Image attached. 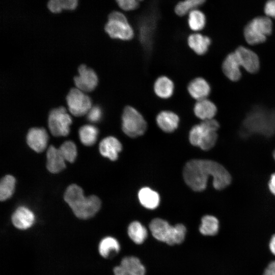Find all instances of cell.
<instances>
[{
    "instance_id": "obj_1",
    "label": "cell",
    "mask_w": 275,
    "mask_h": 275,
    "mask_svg": "<svg viewBox=\"0 0 275 275\" xmlns=\"http://www.w3.org/2000/svg\"><path fill=\"white\" fill-rule=\"evenodd\" d=\"M185 182L193 190L201 191L207 186L210 176L213 186L217 190L228 186L231 182L229 172L220 163L211 160L193 159L185 165L183 171Z\"/></svg>"
},
{
    "instance_id": "obj_2",
    "label": "cell",
    "mask_w": 275,
    "mask_h": 275,
    "mask_svg": "<svg viewBox=\"0 0 275 275\" xmlns=\"http://www.w3.org/2000/svg\"><path fill=\"white\" fill-rule=\"evenodd\" d=\"M64 200L74 214L81 219L94 216L101 207V201L98 197L91 195L85 197L82 188L75 184H71L67 188Z\"/></svg>"
},
{
    "instance_id": "obj_3",
    "label": "cell",
    "mask_w": 275,
    "mask_h": 275,
    "mask_svg": "<svg viewBox=\"0 0 275 275\" xmlns=\"http://www.w3.org/2000/svg\"><path fill=\"white\" fill-rule=\"evenodd\" d=\"M245 134H259L270 136L275 134V112L256 108L252 111L243 122Z\"/></svg>"
},
{
    "instance_id": "obj_4",
    "label": "cell",
    "mask_w": 275,
    "mask_h": 275,
    "mask_svg": "<svg viewBox=\"0 0 275 275\" xmlns=\"http://www.w3.org/2000/svg\"><path fill=\"white\" fill-rule=\"evenodd\" d=\"M218 122L214 119L202 121L192 127L189 135L190 143L194 146L207 151L213 148L217 139Z\"/></svg>"
},
{
    "instance_id": "obj_5",
    "label": "cell",
    "mask_w": 275,
    "mask_h": 275,
    "mask_svg": "<svg viewBox=\"0 0 275 275\" xmlns=\"http://www.w3.org/2000/svg\"><path fill=\"white\" fill-rule=\"evenodd\" d=\"M149 228L155 239L171 245L182 242L186 231L182 224L172 226L166 221L159 218L151 222Z\"/></svg>"
},
{
    "instance_id": "obj_6",
    "label": "cell",
    "mask_w": 275,
    "mask_h": 275,
    "mask_svg": "<svg viewBox=\"0 0 275 275\" xmlns=\"http://www.w3.org/2000/svg\"><path fill=\"white\" fill-rule=\"evenodd\" d=\"M272 31V22L267 16L254 18L245 26L244 36L246 42L255 45L264 42Z\"/></svg>"
},
{
    "instance_id": "obj_7",
    "label": "cell",
    "mask_w": 275,
    "mask_h": 275,
    "mask_svg": "<svg viewBox=\"0 0 275 275\" xmlns=\"http://www.w3.org/2000/svg\"><path fill=\"white\" fill-rule=\"evenodd\" d=\"M105 26V30L114 39L129 40L134 36L133 28L128 23L126 16L118 11L111 12Z\"/></svg>"
},
{
    "instance_id": "obj_8",
    "label": "cell",
    "mask_w": 275,
    "mask_h": 275,
    "mask_svg": "<svg viewBox=\"0 0 275 275\" xmlns=\"http://www.w3.org/2000/svg\"><path fill=\"white\" fill-rule=\"evenodd\" d=\"M122 129L131 138H136L144 134L147 123L142 115L134 107L126 106L122 114Z\"/></svg>"
},
{
    "instance_id": "obj_9",
    "label": "cell",
    "mask_w": 275,
    "mask_h": 275,
    "mask_svg": "<svg viewBox=\"0 0 275 275\" xmlns=\"http://www.w3.org/2000/svg\"><path fill=\"white\" fill-rule=\"evenodd\" d=\"M72 123L70 116L66 109L60 106L52 109L48 117V127L51 134L56 136H66L70 131Z\"/></svg>"
},
{
    "instance_id": "obj_10",
    "label": "cell",
    "mask_w": 275,
    "mask_h": 275,
    "mask_svg": "<svg viewBox=\"0 0 275 275\" xmlns=\"http://www.w3.org/2000/svg\"><path fill=\"white\" fill-rule=\"evenodd\" d=\"M66 100L70 112L76 117L85 115L92 107L90 97L78 89H71Z\"/></svg>"
},
{
    "instance_id": "obj_11",
    "label": "cell",
    "mask_w": 275,
    "mask_h": 275,
    "mask_svg": "<svg viewBox=\"0 0 275 275\" xmlns=\"http://www.w3.org/2000/svg\"><path fill=\"white\" fill-rule=\"evenodd\" d=\"M234 52L238 57L241 67L251 73L258 71L260 67V60L255 52L243 46L238 47Z\"/></svg>"
},
{
    "instance_id": "obj_12",
    "label": "cell",
    "mask_w": 275,
    "mask_h": 275,
    "mask_svg": "<svg viewBox=\"0 0 275 275\" xmlns=\"http://www.w3.org/2000/svg\"><path fill=\"white\" fill-rule=\"evenodd\" d=\"M79 75L74 78V82L80 91L90 92L94 89L98 82V78L94 70L85 65L78 67Z\"/></svg>"
},
{
    "instance_id": "obj_13",
    "label": "cell",
    "mask_w": 275,
    "mask_h": 275,
    "mask_svg": "<svg viewBox=\"0 0 275 275\" xmlns=\"http://www.w3.org/2000/svg\"><path fill=\"white\" fill-rule=\"evenodd\" d=\"M145 271L140 260L133 256L124 258L120 265L114 269L115 275H145Z\"/></svg>"
},
{
    "instance_id": "obj_14",
    "label": "cell",
    "mask_w": 275,
    "mask_h": 275,
    "mask_svg": "<svg viewBox=\"0 0 275 275\" xmlns=\"http://www.w3.org/2000/svg\"><path fill=\"white\" fill-rule=\"evenodd\" d=\"M48 136L43 128H32L27 134L26 142L29 147L37 152H41L46 148Z\"/></svg>"
},
{
    "instance_id": "obj_15",
    "label": "cell",
    "mask_w": 275,
    "mask_h": 275,
    "mask_svg": "<svg viewBox=\"0 0 275 275\" xmlns=\"http://www.w3.org/2000/svg\"><path fill=\"white\" fill-rule=\"evenodd\" d=\"M241 65L234 51L229 53L222 63V70L230 80L236 81L241 76Z\"/></svg>"
},
{
    "instance_id": "obj_16",
    "label": "cell",
    "mask_w": 275,
    "mask_h": 275,
    "mask_svg": "<svg viewBox=\"0 0 275 275\" xmlns=\"http://www.w3.org/2000/svg\"><path fill=\"white\" fill-rule=\"evenodd\" d=\"M35 221L33 212L25 206L17 208L12 216L14 226L19 229L25 230L30 228Z\"/></svg>"
},
{
    "instance_id": "obj_17",
    "label": "cell",
    "mask_w": 275,
    "mask_h": 275,
    "mask_svg": "<svg viewBox=\"0 0 275 275\" xmlns=\"http://www.w3.org/2000/svg\"><path fill=\"white\" fill-rule=\"evenodd\" d=\"M187 91L189 95L198 101L207 98L210 92V87L204 78L198 77L189 82Z\"/></svg>"
},
{
    "instance_id": "obj_18",
    "label": "cell",
    "mask_w": 275,
    "mask_h": 275,
    "mask_svg": "<svg viewBox=\"0 0 275 275\" xmlns=\"http://www.w3.org/2000/svg\"><path fill=\"white\" fill-rule=\"evenodd\" d=\"M121 150V144L114 136L106 137L99 144V151L101 154L113 161L117 159L118 154Z\"/></svg>"
},
{
    "instance_id": "obj_19",
    "label": "cell",
    "mask_w": 275,
    "mask_h": 275,
    "mask_svg": "<svg viewBox=\"0 0 275 275\" xmlns=\"http://www.w3.org/2000/svg\"><path fill=\"white\" fill-rule=\"evenodd\" d=\"M46 167L52 173H58L66 167L65 159L60 152L53 146H50L47 150Z\"/></svg>"
},
{
    "instance_id": "obj_20",
    "label": "cell",
    "mask_w": 275,
    "mask_h": 275,
    "mask_svg": "<svg viewBox=\"0 0 275 275\" xmlns=\"http://www.w3.org/2000/svg\"><path fill=\"white\" fill-rule=\"evenodd\" d=\"M195 115L202 121L213 119L216 114V105L207 98L197 101L194 107Z\"/></svg>"
},
{
    "instance_id": "obj_21",
    "label": "cell",
    "mask_w": 275,
    "mask_h": 275,
    "mask_svg": "<svg viewBox=\"0 0 275 275\" xmlns=\"http://www.w3.org/2000/svg\"><path fill=\"white\" fill-rule=\"evenodd\" d=\"M179 119L174 113L164 111L159 113L156 117V122L159 128L166 132H171L178 127Z\"/></svg>"
},
{
    "instance_id": "obj_22",
    "label": "cell",
    "mask_w": 275,
    "mask_h": 275,
    "mask_svg": "<svg viewBox=\"0 0 275 275\" xmlns=\"http://www.w3.org/2000/svg\"><path fill=\"white\" fill-rule=\"evenodd\" d=\"M211 43L210 38L198 33L190 34L187 38L188 46L199 55L205 53Z\"/></svg>"
},
{
    "instance_id": "obj_23",
    "label": "cell",
    "mask_w": 275,
    "mask_h": 275,
    "mask_svg": "<svg viewBox=\"0 0 275 275\" xmlns=\"http://www.w3.org/2000/svg\"><path fill=\"white\" fill-rule=\"evenodd\" d=\"M153 90L158 97L167 99L171 97L173 94L174 84L169 77L166 76H161L155 81Z\"/></svg>"
},
{
    "instance_id": "obj_24",
    "label": "cell",
    "mask_w": 275,
    "mask_h": 275,
    "mask_svg": "<svg viewBox=\"0 0 275 275\" xmlns=\"http://www.w3.org/2000/svg\"><path fill=\"white\" fill-rule=\"evenodd\" d=\"M138 197L141 204L147 209H153L159 205L160 198L158 194L149 187L141 188Z\"/></svg>"
},
{
    "instance_id": "obj_25",
    "label": "cell",
    "mask_w": 275,
    "mask_h": 275,
    "mask_svg": "<svg viewBox=\"0 0 275 275\" xmlns=\"http://www.w3.org/2000/svg\"><path fill=\"white\" fill-rule=\"evenodd\" d=\"M219 229V222L212 215L204 216L201 219L200 232L204 235L213 236L216 234Z\"/></svg>"
},
{
    "instance_id": "obj_26",
    "label": "cell",
    "mask_w": 275,
    "mask_h": 275,
    "mask_svg": "<svg viewBox=\"0 0 275 275\" xmlns=\"http://www.w3.org/2000/svg\"><path fill=\"white\" fill-rule=\"evenodd\" d=\"M128 234L130 238L135 243H142L147 237L146 228L138 221L132 222L128 228Z\"/></svg>"
},
{
    "instance_id": "obj_27",
    "label": "cell",
    "mask_w": 275,
    "mask_h": 275,
    "mask_svg": "<svg viewBox=\"0 0 275 275\" xmlns=\"http://www.w3.org/2000/svg\"><path fill=\"white\" fill-rule=\"evenodd\" d=\"M120 248V244L117 240L114 237L108 236L101 240L98 250L101 256L107 258L112 254L117 253Z\"/></svg>"
},
{
    "instance_id": "obj_28",
    "label": "cell",
    "mask_w": 275,
    "mask_h": 275,
    "mask_svg": "<svg viewBox=\"0 0 275 275\" xmlns=\"http://www.w3.org/2000/svg\"><path fill=\"white\" fill-rule=\"evenodd\" d=\"M78 133L81 142L85 146H90L95 143L98 130L94 126L86 125L80 128Z\"/></svg>"
},
{
    "instance_id": "obj_29",
    "label": "cell",
    "mask_w": 275,
    "mask_h": 275,
    "mask_svg": "<svg viewBox=\"0 0 275 275\" xmlns=\"http://www.w3.org/2000/svg\"><path fill=\"white\" fill-rule=\"evenodd\" d=\"M187 23L190 30L198 32L204 29L206 24L205 15L203 12L196 9L189 13Z\"/></svg>"
},
{
    "instance_id": "obj_30",
    "label": "cell",
    "mask_w": 275,
    "mask_h": 275,
    "mask_svg": "<svg viewBox=\"0 0 275 275\" xmlns=\"http://www.w3.org/2000/svg\"><path fill=\"white\" fill-rule=\"evenodd\" d=\"M16 180L10 175L4 177L0 183V199L2 201H5L10 198L13 195Z\"/></svg>"
},
{
    "instance_id": "obj_31",
    "label": "cell",
    "mask_w": 275,
    "mask_h": 275,
    "mask_svg": "<svg viewBox=\"0 0 275 275\" xmlns=\"http://www.w3.org/2000/svg\"><path fill=\"white\" fill-rule=\"evenodd\" d=\"M203 0H186L178 2L175 7V12L179 16L189 14L191 11L204 4Z\"/></svg>"
},
{
    "instance_id": "obj_32",
    "label": "cell",
    "mask_w": 275,
    "mask_h": 275,
    "mask_svg": "<svg viewBox=\"0 0 275 275\" xmlns=\"http://www.w3.org/2000/svg\"><path fill=\"white\" fill-rule=\"evenodd\" d=\"M77 4L76 0H51L48 3L49 9L53 13H59L62 9H74Z\"/></svg>"
},
{
    "instance_id": "obj_33",
    "label": "cell",
    "mask_w": 275,
    "mask_h": 275,
    "mask_svg": "<svg viewBox=\"0 0 275 275\" xmlns=\"http://www.w3.org/2000/svg\"><path fill=\"white\" fill-rule=\"evenodd\" d=\"M59 150L65 160L71 163L74 161L77 156V149L74 142L66 141L61 145Z\"/></svg>"
},
{
    "instance_id": "obj_34",
    "label": "cell",
    "mask_w": 275,
    "mask_h": 275,
    "mask_svg": "<svg viewBox=\"0 0 275 275\" xmlns=\"http://www.w3.org/2000/svg\"><path fill=\"white\" fill-rule=\"evenodd\" d=\"M117 2L119 6L125 11L134 10L140 5V1L136 0H119Z\"/></svg>"
},
{
    "instance_id": "obj_35",
    "label": "cell",
    "mask_w": 275,
    "mask_h": 275,
    "mask_svg": "<svg viewBox=\"0 0 275 275\" xmlns=\"http://www.w3.org/2000/svg\"><path fill=\"white\" fill-rule=\"evenodd\" d=\"M102 117V111L98 106H94L90 109L88 113L87 118L91 122L99 121Z\"/></svg>"
},
{
    "instance_id": "obj_36",
    "label": "cell",
    "mask_w": 275,
    "mask_h": 275,
    "mask_svg": "<svg viewBox=\"0 0 275 275\" xmlns=\"http://www.w3.org/2000/svg\"><path fill=\"white\" fill-rule=\"evenodd\" d=\"M264 10L266 16L275 18V0L267 1L265 4Z\"/></svg>"
},
{
    "instance_id": "obj_37",
    "label": "cell",
    "mask_w": 275,
    "mask_h": 275,
    "mask_svg": "<svg viewBox=\"0 0 275 275\" xmlns=\"http://www.w3.org/2000/svg\"><path fill=\"white\" fill-rule=\"evenodd\" d=\"M263 275H275V260L269 263L264 271Z\"/></svg>"
},
{
    "instance_id": "obj_38",
    "label": "cell",
    "mask_w": 275,
    "mask_h": 275,
    "mask_svg": "<svg viewBox=\"0 0 275 275\" xmlns=\"http://www.w3.org/2000/svg\"><path fill=\"white\" fill-rule=\"evenodd\" d=\"M268 187L270 192L275 196V173L270 176L268 182Z\"/></svg>"
},
{
    "instance_id": "obj_39",
    "label": "cell",
    "mask_w": 275,
    "mask_h": 275,
    "mask_svg": "<svg viewBox=\"0 0 275 275\" xmlns=\"http://www.w3.org/2000/svg\"><path fill=\"white\" fill-rule=\"evenodd\" d=\"M270 252L275 256V234L272 235L269 243Z\"/></svg>"
},
{
    "instance_id": "obj_40",
    "label": "cell",
    "mask_w": 275,
    "mask_h": 275,
    "mask_svg": "<svg viewBox=\"0 0 275 275\" xmlns=\"http://www.w3.org/2000/svg\"><path fill=\"white\" fill-rule=\"evenodd\" d=\"M273 157L274 159L275 160V150L273 151Z\"/></svg>"
}]
</instances>
